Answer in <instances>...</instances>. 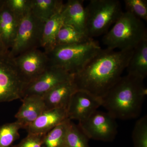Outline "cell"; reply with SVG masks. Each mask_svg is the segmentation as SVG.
Segmentation results:
<instances>
[{
	"instance_id": "30bf717a",
	"label": "cell",
	"mask_w": 147,
	"mask_h": 147,
	"mask_svg": "<svg viewBox=\"0 0 147 147\" xmlns=\"http://www.w3.org/2000/svg\"><path fill=\"white\" fill-rule=\"evenodd\" d=\"M73 76V75L63 69L49 65L36 79L24 85L22 98L30 95L42 97L53 88L71 79Z\"/></svg>"
},
{
	"instance_id": "e0dca14e",
	"label": "cell",
	"mask_w": 147,
	"mask_h": 147,
	"mask_svg": "<svg viewBox=\"0 0 147 147\" xmlns=\"http://www.w3.org/2000/svg\"><path fill=\"white\" fill-rule=\"evenodd\" d=\"M127 74L144 80L147 75V38L137 45L126 67Z\"/></svg>"
},
{
	"instance_id": "3957f363",
	"label": "cell",
	"mask_w": 147,
	"mask_h": 147,
	"mask_svg": "<svg viewBox=\"0 0 147 147\" xmlns=\"http://www.w3.org/2000/svg\"><path fill=\"white\" fill-rule=\"evenodd\" d=\"M112 28L103 36L107 49L121 51L133 50L147 38L144 23L129 12H123Z\"/></svg>"
},
{
	"instance_id": "6da1fadb",
	"label": "cell",
	"mask_w": 147,
	"mask_h": 147,
	"mask_svg": "<svg viewBox=\"0 0 147 147\" xmlns=\"http://www.w3.org/2000/svg\"><path fill=\"white\" fill-rule=\"evenodd\" d=\"M134 50L102 49L81 71L73 75L77 89L86 91L102 99L122 76Z\"/></svg>"
},
{
	"instance_id": "7a4b0ae2",
	"label": "cell",
	"mask_w": 147,
	"mask_h": 147,
	"mask_svg": "<svg viewBox=\"0 0 147 147\" xmlns=\"http://www.w3.org/2000/svg\"><path fill=\"white\" fill-rule=\"evenodd\" d=\"M144 81L127 74L122 76L102 98V106L116 119L136 118L147 94Z\"/></svg>"
},
{
	"instance_id": "d6986e66",
	"label": "cell",
	"mask_w": 147,
	"mask_h": 147,
	"mask_svg": "<svg viewBox=\"0 0 147 147\" xmlns=\"http://www.w3.org/2000/svg\"><path fill=\"white\" fill-rule=\"evenodd\" d=\"M63 4L61 0H31L30 11L36 18L45 22L61 12Z\"/></svg>"
},
{
	"instance_id": "f1b7e54d",
	"label": "cell",
	"mask_w": 147,
	"mask_h": 147,
	"mask_svg": "<svg viewBox=\"0 0 147 147\" xmlns=\"http://www.w3.org/2000/svg\"><path fill=\"white\" fill-rule=\"evenodd\" d=\"M5 0H0V9L2 7L4 4Z\"/></svg>"
},
{
	"instance_id": "2e32d148",
	"label": "cell",
	"mask_w": 147,
	"mask_h": 147,
	"mask_svg": "<svg viewBox=\"0 0 147 147\" xmlns=\"http://www.w3.org/2000/svg\"><path fill=\"white\" fill-rule=\"evenodd\" d=\"M20 21L5 2L0 9V34L8 52L16 36Z\"/></svg>"
},
{
	"instance_id": "d4e9b609",
	"label": "cell",
	"mask_w": 147,
	"mask_h": 147,
	"mask_svg": "<svg viewBox=\"0 0 147 147\" xmlns=\"http://www.w3.org/2000/svg\"><path fill=\"white\" fill-rule=\"evenodd\" d=\"M126 11L141 19L147 21V1L146 0H125Z\"/></svg>"
},
{
	"instance_id": "ba28073f",
	"label": "cell",
	"mask_w": 147,
	"mask_h": 147,
	"mask_svg": "<svg viewBox=\"0 0 147 147\" xmlns=\"http://www.w3.org/2000/svg\"><path fill=\"white\" fill-rule=\"evenodd\" d=\"M24 85L12 59L0 55V103L21 100Z\"/></svg>"
},
{
	"instance_id": "8fae6325",
	"label": "cell",
	"mask_w": 147,
	"mask_h": 147,
	"mask_svg": "<svg viewBox=\"0 0 147 147\" xmlns=\"http://www.w3.org/2000/svg\"><path fill=\"white\" fill-rule=\"evenodd\" d=\"M102 105L101 98L86 91L76 90L71 96L67 108V118L79 122L84 120Z\"/></svg>"
},
{
	"instance_id": "9c48e42d",
	"label": "cell",
	"mask_w": 147,
	"mask_h": 147,
	"mask_svg": "<svg viewBox=\"0 0 147 147\" xmlns=\"http://www.w3.org/2000/svg\"><path fill=\"white\" fill-rule=\"evenodd\" d=\"M12 59L18 75L25 84L36 79L49 66L47 54L40 48L30 50Z\"/></svg>"
},
{
	"instance_id": "5b68a950",
	"label": "cell",
	"mask_w": 147,
	"mask_h": 147,
	"mask_svg": "<svg viewBox=\"0 0 147 147\" xmlns=\"http://www.w3.org/2000/svg\"><path fill=\"white\" fill-rule=\"evenodd\" d=\"M86 9V34L92 39L106 32L123 12L118 0H91Z\"/></svg>"
},
{
	"instance_id": "484cf974",
	"label": "cell",
	"mask_w": 147,
	"mask_h": 147,
	"mask_svg": "<svg viewBox=\"0 0 147 147\" xmlns=\"http://www.w3.org/2000/svg\"><path fill=\"white\" fill-rule=\"evenodd\" d=\"M5 2L8 8L20 20L30 11L31 0H5Z\"/></svg>"
},
{
	"instance_id": "ffe728a7",
	"label": "cell",
	"mask_w": 147,
	"mask_h": 147,
	"mask_svg": "<svg viewBox=\"0 0 147 147\" xmlns=\"http://www.w3.org/2000/svg\"><path fill=\"white\" fill-rule=\"evenodd\" d=\"M92 39L73 27L63 24L58 32L55 46L82 43Z\"/></svg>"
},
{
	"instance_id": "4316f807",
	"label": "cell",
	"mask_w": 147,
	"mask_h": 147,
	"mask_svg": "<svg viewBox=\"0 0 147 147\" xmlns=\"http://www.w3.org/2000/svg\"><path fill=\"white\" fill-rule=\"evenodd\" d=\"M46 134L28 133L18 144V147H42L43 140Z\"/></svg>"
},
{
	"instance_id": "52a82bcc",
	"label": "cell",
	"mask_w": 147,
	"mask_h": 147,
	"mask_svg": "<svg viewBox=\"0 0 147 147\" xmlns=\"http://www.w3.org/2000/svg\"><path fill=\"white\" fill-rule=\"evenodd\" d=\"M116 120L108 112L97 110L78 125L89 139L111 142L117 134Z\"/></svg>"
},
{
	"instance_id": "7402d4cb",
	"label": "cell",
	"mask_w": 147,
	"mask_h": 147,
	"mask_svg": "<svg viewBox=\"0 0 147 147\" xmlns=\"http://www.w3.org/2000/svg\"><path fill=\"white\" fill-rule=\"evenodd\" d=\"M89 140L78 125L71 121L63 147H90Z\"/></svg>"
},
{
	"instance_id": "7c38bea8",
	"label": "cell",
	"mask_w": 147,
	"mask_h": 147,
	"mask_svg": "<svg viewBox=\"0 0 147 147\" xmlns=\"http://www.w3.org/2000/svg\"><path fill=\"white\" fill-rule=\"evenodd\" d=\"M21 100L23 103L15 117L16 121L21 125L22 129H26L47 110L41 96H28L23 98Z\"/></svg>"
},
{
	"instance_id": "4fadbf2b",
	"label": "cell",
	"mask_w": 147,
	"mask_h": 147,
	"mask_svg": "<svg viewBox=\"0 0 147 147\" xmlns=\"http://www.w3.org/2000/svg\"><path fill=\"white\" fill-rule=\"evenodd\" d=\"M67 119L68 118L66 108L46 110L26 129L28 133L46 134Z\"/></svg>"
},
{
	"instance_id": "83f0119b",
	"label": "cell",
	"mask_w": 147,
	"mask_h": 147,
	"mask_svg": "<svg viewBox=\"0 0 147 147\" xmlns=\"http://www.w3.org/2000/svg\"><path fill=\"white\" fill-rule=\"evenodd\" d=\"M8 52L6 49L5 45H4L1 36L0 34V55H5L8 54Z\"/></svg>"
},
{
	"instance_id": "603a6c76",
	"label": "cell",
	"mask_w": 147,
	"mask_h": 147,
	"mask_svg": "<svg viewBox=\"0 0 147 147\" xmlns=\"http://www.w3.org/2000/svg\"><path fill=\"white\" fill-rule=\"evenodd\" d=\"M21 126L16 121L0 127V147H10L19 137Z\"/></svg>"
},
{
	"instance_id": "cb8c5ba5",
	"label": "cell",
	"mask_w": 147,
	"mask_h": 147,
	"mask_svg": "<svg viewBox=\"0 0 147 147\" xmlns=\"http://www.w3.org/2000/svg\"><path fill=\"white\" fill-rule=\"evenodd\" d=\"M134 147H147V117L145 115L136 122L132 131Z\"/></svg>"
},
{
	"instance_id": "f546056e",
	"label": "cell",
	"mask_w": 147,
	"mask_h": 147,
	"mask_svg": "<svg viewBox=\"0 0 147 147\" xmlns=\"http://www.w3.org/2000/svg\"><path fill=\"white\" fill-rule=\"evenodd\" d=\"M10 147H18V145H15V146H12Z\"/></svg>"
},
{
	"instance_id": "9a60e30c",
	"label": "cell",
	"mask_w": 147,
	"mask_h": 147,
	"mask_svg": "<svg viewBox=\"0 0 147 147\" xmlns=\"http://www.w3.org/2000/svg\"><path fill=\"white\" fill-rule=\"evenodd\" d=\"M84 2L82 0H69L63 4L61 14L63 24L73 27L87 35L86 11Z\"/></svg>"
},
{
	"instance_id": "5bb4252c",
	"label": "cell",
	"mask_w": 147,
	"mask_h": 147,
	"mask_svg": "<svg viewBox=\"0 0 147 147\" xmlns=\"http://www.w3.org/2000/svg\"><path fill=\"white\" fill-rule=\"evenodd\" d=\"M76 90L73 76L53 88L42 96L46 110L60 108L67 109L71 96Z\"/></svg>"
},
{
	"instance_id": "ac0fdd59",
	"label": "cell",
	"mask_w": 147,
	"mask_h": 147,
	"mask_svg": "<svg viewBox=\"0 0 147 147\" xmlns=\"http://www.w3.org/2000/svg\"><path fill=\"white\" fill-rule=\"evenodd\" d=\"M63 24L61 11L44 23L40 46L45 53H48L55 47L58 32Z\"/></svg>"
},
{
	"instance_id": "8992f818",
	"label": "cell",
	"mask_w": 147,
	"mask_h": 147,
	"mask_svg": "<svg viewBox=\"0 0 147 147\" xmlns=\"http://www.w3.org/2000/svg\"><path fill=\"white\" fill-rule=\"evenodd\" d=\"M44 23L36 18L31 11L21 18L16 36L9 51V57L13 59L30 50L41 48Z\"/></svg>"
},
{
	"instance_id": "44dd1931",
	"label": "cell",
	"mask_w": 147,
	"mask_h": 147,
	"mask_svg": "<svg viewBox=\"0 0 147 147\" xmlns=\"http://www.w3.org/2000/svg\"><path fill=\"white\" fill-rule=\"evenodd\" d=\"M71 120L67 119L45 134L42 147H63Z\"/></svg>"
},
{
	"instance_id": "277c9868",
	"label": "cell",
	"mask_w": 147,
	"mask_h": 147,
	"mask_svg": "<svg viewBox=\"0 0 147 147\" xmlns=\"http://www.w3.org/2000/svg\"><path fill=\"white\" fill-rule=\"evenodd\" d=\"M101 50L98 43L92 39L82 43L55 46L46 54L49 65L60 67L74 75Z\"/></svg>"
}]
</instances>
